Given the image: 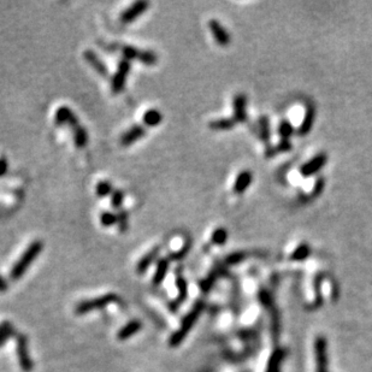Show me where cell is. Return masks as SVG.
<instances>
[{
    "instance_id": "obj_1",
    "label": "cell",
    "mask_w": 372,
    "mask_h": 372,
    "mask_svg": "<svg viewBox=\"0 0 372 372\" xmlns=\"http://www.w3.org/2000/svg\"><path fill=\"white\" fill-rule=\"evenodd\" d=\"M42 248H44V243H42L40 240H35L34 242H32L31 244L28 246V248L24 251V253L22 254L21 258L16 261L14 266H12L11 270V278L14 281H17V279L21 278L26 271L28 270L29 266L33 264V261L35 260L37 256L41 253Z\"/></svg>"
},
{
    "instance_id": "obj_2",
    "label": "cell",
    "mask_w": 372,
    "mask_h": 372,
    "mask_svg": "<svg viewBox=\"0 0 372 372\" xmlns=\"http://www.w3.org/2000/svg\"><path fill=\"white\" fill-rule=\"evenodd\" d=\"M204 308H205L204 301L199 300L198 303L194 305L193 308H192L191 311L188 312V314H187V316L183 318V321H182L181 326H179L178 330H177L176 333H175L174 335L170 338V341H169L170 346L177 347L179 343H182V342H183V340L186 339V336L188 335L189 331L192 330V328L194 326V324L196 323V321H198L199 316H200L201 312L204 311Z\"/></svg>"
},
{
    "instance_id": "obj_3",
    "label": "cell",
    "mask_w": 372,
    "mask_h": 372,
    "mask_svg": "<svg viewBox=\"0 0 372 372\" xmlns=\"http://www.w3.org/2000/svg\"><path fill=\"white\" fill-rule=\"evenodd\" d=\"M118 299V296L113 293L105 294V295L99 296L97 299H92V300L82 301L75 307V313L76 314H86L89 313L92 311H96V309H101L104 307H106L107 305L114 303V301Z\"/></svg>"
},
{
    "instance_id": "obj_4",
    "label": "cell",
    "mask_w": 372,
    "mask_h": 372,
    "mask_svg": "<svg viewBox=\"0 0 372 372\" xmlns=\"http://www.w3.org/2000/svg\"><path fill=\"white\" fill-rule=\"evenodd\" d=\"M314 356H316V372H329L328 341L324 336L314 340Z\"/></svg>"
},
{
    "instance_id": "obj_5",
    "label": "cell",
    "mask_w": 372,
    "mask_h": 372,
    "mask_svg": "<svg viewBox=\"0 0 372 372\" xmlns=\"http://www.w3.org/2000/svg\"><path fill=\"white\" fill-rule=\"evenodd\" d=\"M130 68H131L130 62L127 61V59L123 58L121 62H119L117 71L114 72L113 77L111 79L112 93L118 94L123 91L124 86H126L127 77H128L129 72H130Z\"/></svg>"
},
{
    "instance_id": "obj_6",
    "label": "cell",
    "mask_w": 372,
    "mask_h": 372,
    "mask_svg": "<svg viewBox=\"0 0 372 372\" xmlns=\"http://www.w3.org/2000/svg\"><path fill=\"white\" fill-rule=\"evenodd\" d=\"M17 356H18L19 366L24 372H31L33 370V360L31 358L28 349V340L24 335L17 336Z\"/></svg>"
},
{
    "instance_id": "obj_7",
    "label": "cell",
    "mask_w": 372,
    "mask_h": 372,
    "mask_svg": "<svg viewBox=\"0 0 372 372\" xmlns=\"http://www.w3.org/2000/svg\"><path fill=\"white\" fill-rule=\"evenodd\" d=\"M148 1H146V0H139V1H135L134 4H131L128 9L124 10L121 14V16H119V19H121L122 23L124 24L131 23V22L135 21L137 17L144 15L145 12L148 10Z\"/></svg>"
},
{
    "instance_id": "obj_8",
    "label": "cell",
    "mask_w": 372,
    "mask_h": 372,
    "mask_svg": "<svg viewBox=\"0 0 372 372\" xmlns=\"http://www.w3.org/2000/svg\"><path fill=\"white\" fill-rule=\"evenodd\" d=\"M54 123L58 127L65 126L66 124V126H69L72 129L76 126H79L80 121L70 107L61 106L57 110L56 113H54Z\"/></svg>"
},
{
    "instance_id": "obj_9",
    "label": "cell",
    "mask_w": 372,
    "mask_h": 372,
    "mask_svg": "<svg viewBox=\"0 0 372 372\" xmlns=\"http://www.w3.org/2000/svg\"><path fill=\"white\" fill-rule=\"evenodd\" d=\"M328 162V154L319 153L312 159H309L307 163H305L300 168V174L304 177H309L312 175L317 174Z\"/></svg>"
},
{
    "instance_id": "obj_10",
    "label": "cell",
    "mask_w": 372,
    "mask_h": 372,
    "mask_svg": "<svg viewBox=\"0 0 372 372\" xmlns=\"http://www.w3.org/2000/svg\"><path fill=\"white\" fill-rule=\"evenodd\" d=\"M207 26H209V29L211 31L217 44L221 45V46H228V45L230 44V34L226 32V29L224 28L223 24L219 23L217 19H211V21H209Z\"/></svg>"
},
{
    "instance_id": "obj_11",
    "label": "cell",
    "mask_w": 372,
    "mask_h": 372,
    "mask_svg": "<svg viewBox=\"0 0 372 372\" xmlns=\"http://www.w3.org/2000/svg\"><path fill=\"white\" fill-rule=\"evenodd\" d=\"M83 58L99 75H101V76H107L109 75V69H107L106 64L99 58V56L96 52H93L92 49H87V51L83 52Z\"/></svg>"
},
{
    "instance_id": "obj_12",
    "label": "cell",
    "mask_w": 372,
    "mask_h": 372,
    "mask_svg": "<svg viewBox=\"0 0 372 372\" xmlns=\"http://www.w3.org/2000/svg\"><path fill=\"white\" fill-rule=\"evenodd\" d=\"M176 287L177 289H178V295H177L176 300H175L171 305V307H174V308H172L174 311H176L177 307H178L181 304L184 303V300H186L187 298V294H188L187 281L183 277V275H182L181 268L177 269V272H176Z\"/></svg>"
},
{
    "instance_id": "obj_13",
    "label": "cell",
    "mask_w": 372,
    "mask_h": 372,
    "mask_svg": "<svg viewBox=\"0 0 372 372\" xmlns=\"http://www.w3.org/2000/svg\"><path fill=\"white\" fill-rule=\"evenodd\" d=\"M145 134H146V129H145V127L140 126V124H136V126L131 127L128 131H126V133L122 135L121 145L124 147L130 146L131 144H134V142H136L137 140L144 137Z\"/></svg>"
},
{
    "instance_id": "obj_14",
    "label": "cell",
    "mask_w": 372,
    "mask_h": 372,
    "mask_svg": "<svg viewBox=\"0 0 372 372\" xmlns=\"http://www.w3.org/2000/svg\"><path fill=\"white\" fill-rule=\"evenodd\" d=\"M246 104H247L246 96H244V94H242V93L236 94L235 98H234V101H233L234 119H235V122H244L247 119Z\"/></svg>"
},
{
    "instance_id": "obj_15",
    "label": "cell",
    "mask_w": 372,
    "mask_h": 372,
    "mask_svg": "<svg viewBox=\"0 0 372 372\" xmlns=\"http://www.w3.org/2000/svg\"><path fill=\"white\" fill-rule=\"evenodd\" d=\"M284 356H286V349H275L271 353L270 358H269L265 372H281V365L284 360Z\"/></svg>"
},
{
    "instance_id": "obj_16",
    "label": "cell",
    "mask_w": 372,
    "mask_h": 372,
    "mask_svg": "<svg viewBox=\"0 0 372 372\" xmlns=\"http://www.w3.org/2000/svg\"><path fill=\"white\" fill-rule=\"evenodd\" d=\"M252 179H253V174H252L249 170H243V171L240 172L237 175L235 183H234V192L236 194H242L252 183Z\"/></svg>"
},
{
    "instance_id": "obj_17",
    "label": "cell",
    "mask_w": 372,
    "mask_h": 372,
    "mask_svg": "<svg viewBox=\"0 0 372 372\" xmlns=\"http://www.w3.org/2000/svg\"><path fill=\"white\" fill-rule=\"evenodd\" d=\"M314 116H316V110L312 105H308L306 107V111H305V116L303 122H301V126L299 127L298 133L299 135L304 136L306 134L309 133V130L312 129V126L314 123Z\"/></svg>"
},
{
    "instance_id": "obj_18",
    "label": "cell",
    "mask_w": 372,
    "mask_h": 372,
    "mask_svg": "<svg viewBox=\"0 0 372 372\" xmlns=\"http://www.w3.org/2000/svg\"><path fill=\"white\" fill-rule=\"evenodd\" d=\"M159 252H161V248H159V247H154V248L151 249L148 253L145 254V256L142 257L141 259H140V261L137 263V265H136L137 274H140V275L145 274V272L147 271V269L149 268V265H151V264L153 263L154 260H156L157 257H158V254H159Z\"/></svg>"
},
{
    "instance_id": "obj_19",
    "label": "cell",
    "mask_w": 372,
    "mask_h": 372,
    "mask_svg": "<svg viewBox=\"0 0 372 372\" xmlns=\"http://www.w3.org/2000/svg\"><path fill=\"white\" fill-rule=\"evenodd\" d=\"M169 265L170 260L168 257H166V258L159 259L158 263H157L156 272H154L153 278H152V284H153V286H159V284L164 281V278H165L166 274H168L169 271Z\"/></svg>"
},
{
    "instance_id": "obj_20",
    "label": "cell",
    "mask_w": 372,
    "mask_h": 372,
    "mask_svg": "<svg viewBox=\"0 0 372 372\" xmlns=\"http://www.w3.org/2000/svg\"><path fill=\"white\" fill-rule=\"evenodd\" d=\"M72 136H74V144L77 148H84L88 144V131L81 124L71 129Z\"/></svg>"
},
{
    "instance_id": "obj_21",
    "label": "cell",
    "mask_w": 372,
    "mask_h": 372,
    "mask_svg": "<svg viewBox=\"0 0 372 372\" xmlns=\"http://www.w3.org/2000/svg\"><path fill=\"white\" fill-rule=\"evenodd\" d=\"M221 274H222L221 266H218V268L213 269V270L210 272V274L207 275V276L205 277L204 279H201V281L199 282V287H200V291H203V293H209V291L212 289V287L214 286V283H216L217 278H218V276Z\"/></svg>"
},
{
    "instance_id": "obj_22",
    "label": "cell",
    "mask_w": 372,
    "mask_h": 372,
    "mask_svg": "<svg viewBox=\"0 0 372 372\" xmlns=\"http://www.w3.org/2000/svg\"><path fill=\"white\" fill-rule=\"evenodd\" d=\"M163 121V114L157 109L147 110L142 116V122L146 127H157Z\"/></svg>"
},
{
    "instance_id": "obj_23",
    "label": "cell",
    "mask_w": 372,
    "mask_h": 372,
    "mask_svg": "<svg viewBox=\"0 0 372 372\" xmlns=\"http://www.w3.org/2000/svg\"><path fill=\"white\" fill-rule=\"evenodd\" d=\"M140 329H141V322L140 321H131V322H129V323L127 324L126 326H123V328H122L121 330L118 331V334H117V338H118V340H121V341H123V340H128L129 338H131L133 335H135V334L140 330Z\"/></svg>"
},
{
    "instance_id": "obj_24",
    "label": "cell",
    "mask_w": 372,
    "mask_h": 372,
    "mask_svg": "<svg viewBox=\"0 0 372 372\" xmlns=\"http://www.w3.org/2000/svg\"><path fill=\"white\" fill-rule=\"evenodd\" d=\"M234 126H235V119L234 118L214 119V121L209 123L210 129H212V130H229V129H233Z\"/></svg>"
},
{
    "instance_id": "obj_25",
    "label": "cell",
    "mask_w": 372,
    "mask_h": 372,
    "mask_svg": "<svg viewBox=\"0 0 372 372\" xmlns=\"http://www.w3.org/2000/svg\"><path fill=\"white\" fill-rule=\"evenodd\" d=\"M271 313V335L272 340L277 342L279 339V331H281V323H279V313L277 308H272L270 311Z\"/></svg>"
},
{
    "instance_id": "obj_26",
    "label": "cell",
    "mask_w": 372,
    "mask_h": 372,
    "mask_svg": "<svg viewBox=\"0 0 372 372\" xmlns=\"http://www.w3.org/2000/svg\"><path fill=\"white\" fill-rule=\"evenodd\" d=\"M311 254V247L307 243H301L295 251L291 253V260L293 261H303L304 259H306L307 257Z\"/></svg>"
},
{
    "instance_id": "obj_27",
    "label": "cell",
    "mask_w": 372,
    "mask_h": 372,
    "mask_svg": "<svg viewBox=\"0 0 372 372\" xmlns=\"http://www.w3.org/2000/svg\"><path fill=\"white\" fill-rule=\"evenodd\" d=\"M226 240H228V231L223 226H219V228L214 229V231L212 233L211 236V242L217 246H223L226 244Z\"/></svg>"
},
{
    "instance_id": "obj_28",
    "label": "cell",
    "mask_w": 372,
    "mask_h": 372,
    "mask_svg": "<svg viewBox=\"0 0 372 372\" xmlns=\"http://www.w3.org/2000/svg\"><path fill=\"white\" fill-rule=\"evenodd\" d=\"M137 61L141 62V63L145 64V65H148V66L156 65V64L158 63V56H157L156 52L145 49V51L140 52V56Z\"/></svg>"
},
{
    "instance_id": "obj_29",
    "label": "cell",
    "mask_w": 372,
    "mask_h": 372,
    "mask_svg": "<svg viewBox=\"0 0 372 372\" xmlns=\"http://www.w3.org/2000/svg\"><path fill=\"white\" fill-rule=\"evenodd\" d=\"M14 334L15 331L12 324L10 322H2L0 324V346H2L6 342V340L11 338Z\"/></svg>"
},
{
    "instance_id": "obj_30",
    "label": "cell",
    "mask_w": 372,
    "mask_h": 372,
    "mask_svg": "<svg viewBox=\"0 0 372 372\" xmlns=\"http://www.w3.org/2000/svg\"><path fill=\"white\" fill-rule=\"evenodd\" d=\"M259 134H260V139L263 140L265 144H268L269 140H270V124H269V119L266 117H261L259 119Z\"/></svg>"
},
{
    "instance_id": "obj_31",
    "label": "cell",
    "mask_w": 372,
    "mask_h": 372,
    "mask_svg": "<svg viewBox=\"0 0 372 372\" xmlns=\"http://www.w3.org/2000/svg\"><path fill=\"white\" fill-rule=\"evenodd\" d=\"M97 195L100 196V198H105V196H109L113 193V188H112V184L110 181H100L97 184Z\"/></svg>"
},
{
    "instance_id": "obj_32",
    "label": "cell",
    "mask_w": 372,
    "mask_h": 372,
    "mask_svg": "<svg viewBox=\"0 0 372 372\" xmlns=\"http://www.w3.org/2000/svg\"><path fill=\"white\" fill-rule=\"evenodd\" d=\"M140 52L141 49H139L137 47L134 46H129V45H126V46L122 47V53H123L124 59L127 61H137L140 56Z\"/></svg>"
},
{
    "instance_id": "obj_33",
    "label": "cell",
    "mask_w": 372,
    "mask_h": 372,
    "mask_svg": "<svg viewBox=\"0 0 372 372\" xmlns=\"http://www.w3.org/2000/svg\"><path fill=\"white\" fill-rule=\"evenodd\" d=\"M189 249H191V242H186V243L183 244V246L181 247L179 249H177V251L172 252V253H170L168 256L169 260L170 261H177V260H181L182 258H184V257L188 254Z\"/></svg>"
},
{
    "instance_id": "obj_34",
    "label": "cell",
    "mask_w": 372,
    "mask_h": 372,
    "mask_svg": "<svg viewBox=\"0 0 372 372\" xmlns=\"http://www.w3.org/2000/svg\"><path fill=\"white\" fill-rule=\"evenodd\" d=\"M293 131L294 129H293V126L291 124V122L284 119V121H282L281 123H279L278 133H279V136H281V140H289V137L291 136Z\"/></svg>"
},
{
    "instance_id": "obj_35",
    "label": "cell",
    "mask_w": 372,
    "mask_h": 372,
    "mask_svg": "<svg viewBox=\"0 0 372 372\" xmlns=\"http://www.w3.org/2000/svg\"><path fill=\"white\" fill-rule=\"evenodd\" d=\"M100 223L102 226H106V228L114 226L117 224V213H113L111 211H104L100 214Z\"/></svg>"
},
{
    "instance_id": "obj_36",
    "label": "cell",
    "mask_w": 372,
    "mask_h": 372,
    "mask_svg": "<svg viewBox=\"0 0 372 372\" xmlns=\"http://www.w3.org/2000/svg\"><path fill=\"white\" fill-rule=\"evenodd\" d=\"M246 257L247 253H244V252H234V253H230L229 256L226 257L224 263H226V265H236V264L243 261L244 259H246Z\"/></svg>"
},
{
    "instance_id": "obj_37",
    "label": "cell",
    "mask_w": 372,
    "mask_h": 372,
    "mask_svg": "<svg viewBox=\"0 0 372 372\" xmlns=\"http://www.w3.org/2000/svg\"><path fill=\"white\" fill-rule=\"evenodd\" d=\"M124 192L121 189H114L113 193L111 194V206L114 210H121L122 204L124 201Z\"/></svg>"
},
{
    "instance_id": "obj_38",
    "label": "cell",
    "mask_w": 372,
    "mask_h": 372,
    "mask_svg": "<svg viewBox=\"0 0 372 372\" xmlns=\"http://www.w3.org/2000/svg\"><path fill=\"white\" fill-rule=\"evenodd\" d=\"M117 224H118V228L121 233H126L127 229H128V213H127L126 210L121 209L117 213Z\"/></svg>"
},
{
    "instance_id": "obj_39",
    "label": "cell",
    "mask_w": 372,
    "mask_h": 372,
    "mask_svg": "<svg viewBox=\"0 0 372 372\" xmlns=\"http://www.w3.org/2000/svg\"><path fill=\"white\" fill-rule=\"evenodd\" d=\"M324 186H325V183H324V179L322 178V177H321V178L317 179L316 183H314L313 189H312L311 196H313V198H314V196H318L319 194H321L322 192H323Z\"/></svg>"
},
{
    "instance_id": "obj_40",
    "label": "cell",
    "mask_w": 372,
    "mask_h": 372,
    "mask_svg": "<svg viewBox=\"0 0 372 372\" xmlns=\"http://www.w3.org/2000/svg\"><path fill=\"white\" fill-rule=\"evenodd\" d=\"M275 147H276L277 153H279V152H288L291 149V144L289 140H281V141L278 142V145Z\"/></svg>"
},
{
    "instance_id": "obj_41",
    "label": "cell",
    "mask_w": 372,
    "mask_h": 372,
    "mask_svg": "<svg viewBox=\"0 0 372 372\" xmlns=\"http://www.w3.org/2000/svg\"><path fill=\"white\" fill-rule=\"evenodd\" d=\"M9 169V162L5 157H0V177L4 176Z\"/></svg>"
},
{
    "instance_id": "obj_42",
    "label": "cell",
    "mask_w": 372,
    "mask_h": 372,
    "mask_svg": "<svg viewBox=\"0 0 372 372\" xmlns=\"http://www.w3.org/2000/svg\"><path fill=\"white\" fill-rule=\"evenodd\" d=\"M7 291V283L4 277L0 274V293H5Z\"/></svg>"
}]
</instances>
